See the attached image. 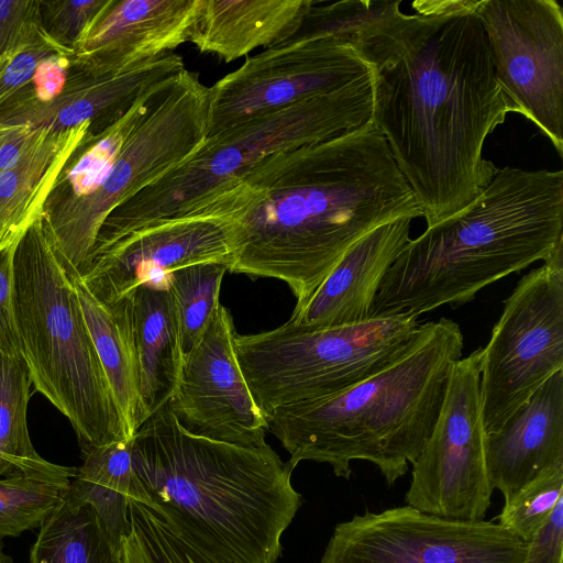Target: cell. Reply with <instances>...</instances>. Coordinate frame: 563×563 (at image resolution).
Returning a JSON list of instances; mask_svg holds the SVG:
<instances>
[{
	"label": "cell",
	"mask_w": 563,
	"mask_h": 563,
	"mask_svg": "<svg viewBox=\"0 0 563 563\" xmlns=\"http://www.w3.org/2000/svg\"><path fill=\"white\" fill-rule=\"evenodd\" d=\"M14 313L32 385L68 419L81 453L132 439L42 218L15 251Z\"/></svg>",
	"instance_id": "cell-6"
},
{
	"label": "cell",
	"mask_w": 563,
	"mask_h": 563,
	"mask_svg": "<svg viewBox=\"0 0 563 563\" xmlns=\"http://www.w3.org/2000/svg\"><path fill=\"white\" fill-rule=\"evenodd\" d=\"M30 563H119V549L96 512L66 495L40 527Z\"/></svg>",
	"instance_id": "cell-27"
},
{
	"label": "cell",
	"mask_w": 563,
	"mask_h": 563,
	"mask_svg": "<svg viewBox=\"0 0 563 563\" xmlns=\"http://www.w3.org/2000/svg\"><path fill=\"white\" fill-rule=\"evenodd\" d=\"M134 500L202 551L236 563H276L302 497L267 443L235 445L186 431L167 404L133 437Z\"/></svg>",
	"instance_id": "cell-3"
},
{
	"label": "cell",
	"mask_w": 563,
	"mask_h": 563,
	"mask_svg": "<svg viewBox=\"0 0 563 563\" xmlns=\"http://www.w3.org/2000/svg\"><path fill=\"white\" fill-rule=\"evenodd\" d=\"M228 262H203L176 269L167 276V287L177 306L183 351L199 340L218 310L219 295Z\"/></svg>",
	"instance_id": "cell-28"
},
{
	"label": "cell",
	"mask_w": 563,
	"mask_h": 563,
	"mask_svg": "<svg viewBox=\"0 0 563 563\" xmlns=\"http://www.w3.org/2000/svg\"><path fill=\"white\" fill-rule=\"evenodd\" d=\"M49 132L24 123L0 122V174L13 168Z\"/></svg>",
	"instance_id": "cell-36"
},
{
	"label": "cell",
	"mask_w": 563,
	"mask_h": 563,
	"mask_svg": "<svg viewBox=\"0 0 563 563\" xmlns=\"http://www.w3.org/2000/svg\"><path fill=\"white\" fill-rule=\"evenodd\" d=\"M0 563H3L1 559H0Z\"/></svg>",
	"instance_id": "cell-40"
},
{
	"label": "cell",
	"mask_w": 563,
	"mask_h": 563,
	"mask_svg": "<svg viewBox=\"0 0 563 563\" xmlns=\"http://www.w3.org/2000/svg\"><path fill=\"white\" fill-rule=\"evenodd\" d=\"M481 353L457 360L450 372L431 435L412 463L406 505L429 515L483 520L492 500L481 406Z\"/></svg>",
	"instance_id": "cell-11"
},
{
	"label": "cell",
	"mask_w": 563,
	"mask_h": 563,
	"mask_svg": "<svg viewBox=\"0 0 563 563\" xmlns=\"http://www.w3.org/2000/svg\"><path fill=\"white\" fill-rule=\"evenodd\" d=\"M413 314L373 317L330 328L291 321L235 335L236 357L265 420L276 410L324 399L373 376L407 347L419 327Z\"/></svg>",
	"instance_id": "cell-9"
},
{
	"label": "cell",
	"mask_w": 563,
	"mask_h": 563,
	"mask_svg": "<svg viewBox=\"0 0 563 563\" xmlns=\"http://www.w3.org/2000/svg\"><path fill=\"white\" fill-rule=\"evenodd\" d=\"M70 59L65 56L55 55L43 60L35 71L32 87L23 97L40 102H47L60 93L68 79L67 69L71 67Z\"/></svg>",
	"instance_id": "cell-37"
},
{
	"label": "cell",
	"mask_w": 563,
	"mask_h": 563,
	"mask_svg": "<svg viewBox=\"0 0 563 563\" xmlns=\"http://www.w3.org/2000/svg\"><path fill=\"white\" fill-rule=\"evenodd\" d=\"M562 499L563 462L547 468L505 503L498 523L531 543Z\"/></svg>",
	"instance_id": "cell-30"
},
{
	"label": "cell",
	"mask_w": 563,
	"mask_h": 563,
	"mask_svg": "<svg viewBox=\"0 0 563 563\" xmlns=\"http://www.w3.org/2000/svg\"><path fill=\"white\" fill-rule=\"evenodd\" d=\"M526 563H563V499L530 543Z\"/></svg>",
	"instance_id": "cell-38"
},
{
	"label": "cell",
	"mask_w": 563,
	"mask_h": 563,
	"mask_svg": "<svg viewBox=\"0 0 563 563\" xmlns=\"http://www.w3.org/2000/svg\"><path fill=\"white\" fill-rule=\"evenodd\" d=\"M412 220L384 223L357 240L289 321L330 328L371 319L383 279L410 240Z\"/></svg>",
	"instance_id": "cell-18"
},
{
	"label": "cell",
	"mask_w": 563,
	"mask_h": 563,
	"mask_svg": "<svg viewBox=\"0 0 563 563\" xmlns=\"http://www.w3.org/2000/svg\"><path fill=\"white\" fill-rule=\"evenodd\" d=\"M131 297L144 422L172 397L185 354L177 306L167 285L143 284Z\"/></svg>",
	"instance_id": "cell-23"
},
{
	"label": "cell",
	"mask_w": 563,
	"mask_h": 563,
	"mask_svg": "<svg viewBox=\"0 0 563 563\" xmlns=\"http://www.w3.org/2000/svg\"><path fill=\"white\" fill-rule=\"evenodd\" d=\"M208 111L209 87L185 68L157 88L118 152L66 165L42 221L67 268L80 274L107 218L202 146Z\"/></svg>",
	"instance_id": "cell-7"
},
{
	"label": "cell",
	"mask_w": 563,
	"mask_h": 563,
	"mask_svg": "<svg viewBox=\"0 0 563 563\" xmlns=\"http://www.w3.org/2000/svg\"><path fill=\"white\" fill-rule=\"evenodd\" d=\"M314 0H202L189 42L230 63L291 38Z\"/></svg>",
	"instance_id": "cell-21"
},
{
	"label": "cell",
	"mask_w": 563,
	"mask_h": 563,
	"mask_svg": "<svg viewBox=\"0 0 563 563\" xmlns=\"http://www.w3.org/2000/svg\"><path fill=\"white\" fill-rule=\"evenodd\" d=\"M235 213L218 199L207 209L154 223L91 252L79 275L103 303L130 297L143 284L167 285L181 267L233 257Z\"/></svg>",
	"instance_id": "cell-15"
},
{
	"label": "cell",
	"mask_w": 563,
	"mask_h": 563,
	"mask_svg": "<svg viewBox=\"0 0 563 563\" xmlns=\"http://www.w3.org/2000/svg\"><path fill=\"white\" fill-rule=\"evenodd\" d=\"M477 0L314 1L299 33L350 42L371 68L372 120L427 228L468 206L498 168L486 137L517 112L495 77Z\"/></svg>",
	"instance_id": "cell-1"
},
{
	"label": "cell",
	"mask_w": 563,
	"mask_h": 563,
	"mask_svg": "<svg viewBox=\"0 0 563 563\" xmlns=\"http://www.w3.org/2000/svg\"><path fill=\"white\" fill-rule=\"evenodd\" d=\"M106 1H41L42 25L57 43L74 51Z\"/></svg>",
	"instance_id": "cell-33"
},
{
	"label": "cell",
	"mask_w": 563,
	"mask_h": 563,
	"mask_svg": "<svg viewBox=\"0 0 563 563\" xmlns=\"http://www.w3.org/2000/svg\"><path fill=\"white\" fill-rule=\"evenodd\" d=\"M495 77L563 156V10L555 0H481Z\"/></svg>",
	"instance_id": "cell-14"
},
{
	"label": "cell",
	"mask_w": 563,
	"mask_h": 563,
	"mask_svg": "<svg viewBox=\"0 0 563 563\" xmlns=\"http://www.w3.org/2000/svg\"><path fill=\"white\" fill-rule=\"evenodd\" d=\"M133 438L82 452L67 495L88 505L97 515L113 544L131 531L130 504L134 500L132 467Z\"/></svg>",
	"instance_id": "cell-25"
},
{
	"label": "cell",
	"mask_w": 563,
	"mask_h": 563,
	"mask_svg": "<svg viewBox=\"0 0 563 563\" xmlns=\"http://www.w3.org/2000/svg\"><path fill=\"white\" fill-rule=\"evenodd\" d=\"M563 371V242L517 284L481 353L485 433Z\"/></svg>",
	"instance_id": "cell-10"
},
{
	"label": "cell",
	"mask_w": 563,
	"mask_h": 563,
	"mask_svg": "<svg viewBox=\"0 0 563 563\" xmlns=\"http://www.w3.org/2000/svg\"><path fill=\"white\" fill-rule=\"evenodd\" d=\"M119 563H155L133 527L131 531L121 539Z\"/></svg>",
	"instance_id": "cell-39"
},
{
	"label": "cell",
	"mask_w": 563,
	"mask_h": 563,
	"mask_svg": "<svg viewBox=\"0 0 563 563\" xmlns=\"http://www.w3.org/2000/svg\"><path fill=\"white\" fill-rule=\"evenodd\" d=\"M130 520L155 563H236L202 551L141 503L131 501Z\"/></svg>",
	"instance_id": "cell-31"
},
{
	"label": "cell",
	"mask_w": 563,
	"mask_h": 563,
	"mask_svg": "<svg viewBox=\"0 0 563 563\" xmlns=\"http://www.w3.org/2000/svg\"><path fill=\"white\" fill-rule=\"evenodd\" d=\"M42 29L41 0H0V64Z\"/></svg>",
	"instance_id": "cell-34"
},
{
	"label": "cell",
	"mask_w": 563,
	"mask_h": 563,
	"mask_svg": "<svg viewBox=\"0 0 563 563\" xmlns=\"http://www.w3.org/2000/svg\"><path fill=\"white\" fill-rule=\"evenodd\" d=\"M71 58L74 51L57 43L44 27L0 64V111L30 90L38 65L51 56Z\"/></svg>",
	"instance_id": "cell-32"
},
{
	"label": "cell",
	"mask_w": 563,
	"mask_h": 563,
	"mask_svg": "<svg viewBox=\"0 0 563 563\" xmlns=\"http://www.w3.org/2000/svg\"><path fill=\"white\" fill-rule=\"evenodd\" d=\"M463 347L455 321L442 317L420 324L405 351L379 372L334 396L276 410L267 430L289 453L292 471L313 461L349 479L351 462L362 460L393 485L431 435Z\"/></svg>",
	"instance_id": "cell-5"
},
{
	"label": "cell",
	"mask_w": 563,
	"mask_h": 563,
	"mask_svg": "<svg viewBox=\"0 0 563 563\" xmlns=\"http://www.w3.org/2000/svg\"><path fill=\"white\" fill-rule=\"evenodd\" d=\"M67 271L128 434L133 438L143 421L132 297L103 303L88 290L78 273Z\"/></svg>",
	"instance_id": "cell-24"
},
{
	"label": "cell",
	"mask_w": 563,
	"mask_h": 563,
	"mask_svg": "<svg viewBox=\"0 0 563 563\" xmlns=\"http://www.w3.org/2000/svg\"><path fill=\"white\" fill-rule=\"evenodd\" d=\"M253 201L233 225L230 273L288 285L301 308L344 253L375 228L422 217L372 119L276 153L238 181Z\"/></svg>",
	"instance_id": "cell-2"
},
{
	"label": "cell",
	"mask_w": 563,
	"mask_h": 563,
	"mask_svg": "<svg viewBox=\"0 0 563 563\" xmlns=\"http://www.w3.org/2000/svg\"><path fill=\"white\" fill-rule=\"evenodd\" d=\"M183 58L174 53L133 68L93 75L75 70L60 93L47 102L21 98L0 111V122L24 123L35 129L63 131L86 121L104 118L111 122L140 96L184 70Z\"/></svg>",
	"instance_id": "cell-19"
},
{
	"label": "cell",
	"mask_w": 563,
	"mask_h": 563,
	"mask_svg": "<svg viewBox=\"0 0 563 563\" xmlns=\"http://www.w3.org/2000/svg\"><path fill=\"white\" fill-rule=\"evenodd\" d=\"M372 111L369 74L207 136L191 157L118 207L95 245L102 247L154 223L201 211L235 188L238 179L261 161L357 128L372 118Z\"/></svg>",
	"instance_id": "cell-8"
},
{
	"label": "cell",
	"mask_w": 563,
	"mask_h": 563,
	"mask_svg": "<svg viewBox=\"0 0 563 563\" xmlns=\"http://www.w3.org/2000/svg\"><path fill=\"white\" fill-rule=\"evenodd\" d=\"M230 311L219 306L206 330L184 355L167 406L189 433L235 445L266 442L267 422L241 371Z\"/></svg>",
	"instance_id": "cell-16"
},
{
	"label": "cell",
	"mask_w": 563,
	"mask_h": 563,
	"mask_svg": "<svg viewBox=\"0 0 563 563\" xmlns=\"http://www.w3.org/2000/svg\"><path fill=\"white\" fill-rule=\"evenodd\" d=\"M485 459L490 485L505 503L563 462V371L549 377L501 427L485 434Z\"/></svg>",
	"instance_id": "cell-20"
},
{
	"label": "cell",
	"mask_w": 563,
	"mask_h": 563,
	"mask_svg": "<svg viewBox=\"0 0 563 563\" xmlns=\"http://www.w3.org/2000/svg\"><path fill=\"white\" fill-rule=\"evenodd\" d=\"M371 74L346 40L330 35L291 37L250 56L209 87L208 135L253 117L330 92Z\"/></svg>",
	"instance_id": "cell-13"
},
{
	"label": "cell",
	"mask_w": 563,
	"mask_h": 563,
	"mask_svg": "<svg viewBox=\"0 0 563 563\" xmlns=\"http://www.w3.org/2000/svg\"><path fill=\"white\" fill-rule=\"evenodd\" d=\"M561 242L563 172L498 168L468 206L409 240L371 318L457 308L489 284L545 261Z\"/></svg>",
	"instance_id": "cell-4"
},
{
	"label": "cell",
	"mask_w": 563,
	"mask_h": 563,
	"mask_svg": "<svg viewBox=\"0 0 563 563\" xmlns=\"http://www.w3.org/2000/svg\"><path fill=\"white\" fill-rule=\"evenodd\" d=\"M68 487L27 476L0 477V540L40 528L60 505Z\"/></svg>",
	"instance_id": "cell-29"
},
{
	"label": "cell",
	"mask_w": 563,
	"mask_h": 563,
	"mask_svg": "<svg viewBox=\"0 0 563 563\" xmlns=\"http://www.w3.org/2000/svg\"><path fill=\"white\" fill-rule=\"evenodd\" d=\"M31 377L22 357L0 355V477L27 476L69 485L76 468L42 457L27 427Z\"/></svg>",
	"instance_id": "cell-26"
},
{
	"label": "cell",
	"mask_w": 563,
	"mask_h": 563,
	"mask_svg": "<svg viewBox=\"0 0 563 563\" xmlns=\"http://www.w3.org/2000/svg\"><path fill=\"white\" fill-rule=\"evenodd\" d=\"M16 247L0 253V355L22 357L14 313V255Z\"/></svg>",
	"instance_id": "cell-35"
},
{
	"label": "cell",
	"mask_w": 563,
	"mask_h": 563,
	"mask_svg": "<svg viewBox=\"0 0 563 563\" xmlns=\"http://www.w3.org/2000/svg\"><path fill=\"white\" fill-rule=\"evenodd\" d=\"M92 121L51 131L13 168L0 174V253L18 247L44 207L63 170L92 133Z\"/></svg>",
	"instance_id": "cell-22"
},
{
	"label": "cell",
	"mask_w": 563,
	"mask_h": 563,
	"mask_svg": "<svg viewBox=\"0 0 563 563\" xmlns=\"http://www.w3.org/2000/svg\"><path fill=\"white\" fill-rule=\"evenodd\" d=\"M202 0H107L74 48L76 70L103 75L155 60L188 42Z\"/></svg>",
	"instance_id": "cell-17"
},
{
	"label": "cell",
	"mask_w": 563,
	"mask_h": 563,
	"mask_svg": "<svg viewBox=\"0 0 563 563\" xmlns=\"http://www.w3.org/2000/svg\"><path fill=\"white\" fill-rule=\"evenodd\" d=\"M530 543L498 522L446 519L408 505L335 526L320 563H526Z\"/></svg>",
	"instance_id": "cell-12"
}]
</instances>
